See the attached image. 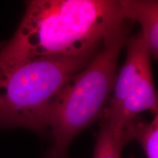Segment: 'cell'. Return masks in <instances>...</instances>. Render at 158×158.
Segmentation results:
<instances>
[{"instance_id": "1", "label": "cell", "mask_w": 158, "mask_h": 158, "mask_svg": "<svg viewBox=\"0 0 158 158\" xmlns=\"http://www.w3.org/2000/svg\"><path fill=\"white\" fill-rule=\"evenodd\" d=\"M13 37L0 44V62L93 56L124 22L122 0H31Z\"/></svg>"}, {"instance_id": "2", "label": "cell", "mask_w": 158, "mask_h": 158, "mask_svg": "<svg viewBox=\"0 0 158 158\" xmlns=\"http://www.w3.org/2000/svg\"><path fill=\"white\" fill-rule=\"evenodd\" d=\"M132 22L126 20L105 38L89 62L68 81L51 104L46 123L54 145L45 158H65L77 135L101 119L111 97L118 59Z\"/></svg>"}, {"instance_id": "3", "label": "cell", "mask_w": 158, "mask_h": 158, "mask_svg": "<svg viewBox=\"0 0 158 158\" xmlns=\"http://www.w3.org/2000/svg\"><path fill=\"white\" fill-rule=\"evenodd\" d=\"M93 56L0 62V129L44 133L51 104Z\"/></svg>"}, {"instance_id": "4", "label": "cell", "mask_w": 158, "mask_h": 158, "mask_svg": "<svg viewBox=\"0 0 158 158\" xmlns=\"http://www.w3.org/2000/svg\"><path fill=\"white\" fill-rule=\"evenodd\" d=\"M127 57L116 75L110 101L101 118L124 129L144 111L157 115V94L151 54L140 31L127 38Z\"/></svg>"}, {"instance_id": "5", "label": "cell", "mask_w": 158, "mask_h": 158, "mask_svg": "<svg viewBox=\"0 0 158 158\" xmlns=\"http://www.w3.org/2000/svg\"><path fill=\"white\" fill-rule=\"evenodd\" d=\"M122 15L124 20L138 21L141 33L151 56H158V2L155 0H122Z\"/></svg>"}, {"instance_id": "6", "label": "cell", "mask_w": 158, "mask_h": 158, "mask_svg": "<svg viewBox=\"0 0 158 158\" xmlns=\"http://www.w3.org/2000/svg\"><path fill=\"white\" fill-rule=\"evenodd\" d=\"M96 138L93 158H122V149L129 143L124 129L104 119Z\"/></svg>"}, {"instance_id": "7", "label": "cell", "mask_w": 158, "mask_h": 158, "mask_svg": "<svg viewBox=\"0 0 158 158\" xmlns=\"http://www.w3.org/2000/svg\"><path fill=\"white\" fill-rule=\"evenodd\" d=\"M129 141L141 144L147 158H158V115L151 122L136 118L124 128Z\"/></svg>"}]
</instances>
